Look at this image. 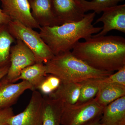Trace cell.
<instances>
[{
  "label": "cell",
  "instance_id": "1",
  "mask_svg": "<svg viewBox=\"0 0 125 125\" xmlns=\"http://www.w3.org/2000/svg\"><path fill=\"white\" fill-rule=\"evenodd\" d=\"M72 50L74 56L96 69L114 72L125 66V39L121 36L92 37Z\"/></svg>",
  "mask_w": 125,
  "mask_h": 125
},
{
  "label": "cell",
  "instance_id": "2",
  "mask_svg": "<svg viewBox=\"0 0 125 125\" xmlns=\"http://www.w3.org/2000/svg\"><path fill=\"white\" fill-rule=\"evenodd\" d=\"M96 14L94 12L85 14L78 22L41 27L39 33L54 56L71 51L80 39H88L102 29V27H95L93 24Z\"/></svg>",
  "mask_w": 125,
  "mask_h": 125
},
{
  "label": "cell",
  "instance_id": "3",
  "mask_svg": "<svg viewBox=\"0 0 125 125\" xmlns=\"http://www.w3.org/2000/svg\"><path fill=\"white\" fill-rule=\"evenodd\" d=\"M44 64L47 74L57 76L64 83L103 79L113 73L93 68L74 56L71 51L55 55Z\"/></svg>",
  "mask_w": 125,
  "mask_h": 125
},
{
  "label": "cell",
  "instance_id": "4",
  "mask_svg": "<svg viewBox=\"0 0 125 125\" xmlns=\"http://www.w3.org/2000/svg\"><path fill=\"white\" fill-rule=\"evenodd\" d=\"M10 33L16 39L21 40L32 51L36 62L45 64L54 55L40 37L39 33L16 21L7 24Z\"/></svg>",
  "mask_w": 125,
  "mask_h": 125
},
{
  "label": "cell",
  "instance_id": "5",
  "mask_svg": "<svg viewBox=\"0 0 125 125\" xmlns=\"http://www.w3.org/2000/svg\"><path fill=\"white\" fill-rule=\"evenodd\" d=\"M104 107L95 98L74 105L63 104L61 125H84L102 117Z\"/></svg>",
  "mask_w": 125,
  "mask_h": 125
},
{
  "label": "cell",
  "instance_id": "6",
  "mask_svg": "<svg viewBox=\"0 0 125 125\" xmlns=\"http://www.w3.org/2000/svg\"><path fill=\"white\" fill-rule=\"evenodd\" d=\"M10 62L8 73L5 77L9 82L15 83L22 71L36 63V60L32 52L24 43L16 39L15 44L10 48Z\"/></svg>",
  "mask_w": 125,
  "mask_h": 125
},
{
  "label": "cell",
  "instance_id": "7",
  "mask_svg": "<svg viewBox=\"0 0 125 125\" xmlns=\"http://www.w3.org/2000/svg\"><path fill=\"white\" fill-rule=\"evenodd\" d=\"M43 96L38 90L32 91L30 101L22 112L10 118L8 125H42Z\"/></svg>",
  "mask_w": 125,
  "mask_h": 125
},
{
  "label": "cell",
  "instance_id": "8",
  "mask_svg": "<svg viewBox=\"0 0 125 125\" xmlns=\"http://www.w3.org/2000/svg\"><path fill=\"white\" fill-rule=\"evenodd\" d=\"M2 10L12 21H16L33 29H40L31 15L28 0H0Z\"/></svg>",
  "mask_w": 125,
  "mask_h": 125
},
{
  "label": "cell",
  "instance_id": "9",
  "mask_svg": "<svg viewBox=\"0 0 125 125\" xmlns=\"http://www.w3.org/2000/svg\"><path fill=\"white\" fill-rule=\"evenodd\" d=\"M52 10L61 25L78 22L85 15L82 5L76 0H51Z\"/></svg>",
  "mask_w": 125,
  "mask_h": 125
},
{
  "label": "cell",
  "instance_id": "10",
  "mask_svg": "<svg viewBox=\"0 0 125 125\" xmlns=\"http://www.w3.org/2000/svg\"><path fill=\"white\" fill-rule=\"evenodd\" d=\"M103 14L96 20L94 24L102 22L103 23L100 32L92 37L105 36L108 32L116 30L125 33V4L117 5L105 9Z\"/></svg>",
  "mask_w": 125,
  "mask_h": 125
},
{
  "label": "cell",
  "instance_id": "11",
  "mask_svg": "<svg viewBox=\"0 0 125 125\" xmlns=\"http://www.w3.org/2000/svg\"><path fill=\"white\" fill-rule=\"evenodd\" d=\"M5 76L0 81V109L11 107L25 91L33 90L32 85L27 81L11 83Z\"/></svg>",
  "mask_w": 125,
  "mask_h": 125
},
{
  "label": "cell",
  "instance_id": "12",
  "mask_svg": "<svg viewBox=\"0 0 125 125\" xmlns=\"http://www.w3.org/2000/svg\"><path fill=\"white\" fill-rule=\"evenodd\" d=\"M31 15L40 27L61 25L52 10L51 0H28Z\"/></svg>",
  "mask_w": 125,
  "mask_h": 125
},
{
  "label": "cell",
  "instance_id": "13",
  "mask_svg": "<svg viewBox=\"0 0 125 125\" xmlns=\"http://www.w3.org/2000/svg\"><path fill=\"white\" fill-rule=\"evenodd\" d=\"M101 121L104 125H125V96L104 108Z\"/></svg>",
  "mask_w": 125,
  "mask_h": 125
},
{
  "label": "cell",
  "instance_id": "14",
  "mask_svg": "<svg viewBox=\"0 0 125 125\" xmlns=\"http://www.w3.org/2000/svg\"><path fill=\"white\" fill-rule=\"evenodd\" d=\"M43 97L42 125H61L63 103L60 99L52 98L47 96Z\"/></svg>",
  "mask_w": 125,
  "mask_h": 125
},
{
  "label": "cell",
  "instance_id": "15",
  "mask_svg": "<svg viewBox=\"0 0 125 125\" xmlns=\"http://www.w3.org/2000/svg\"><path fill=\"white\" fill-rule=\"evenodd\" d=\"M98 79L99 88L94 98L102 106L105 107L117 99L125 96V86L112 83H101Z\"/></svg>",
  "mask_w": 125,
  "mask_h": 125
},
{
  "label": "cell",
  "instance_id": "16",
  "mask_svg": "<svg viewBox=\"0 0 125 125\" xmlns=\"http://www.w3.org/2000/svg\"><path fill=\"white\" fill-rule=\"evenodd\" d=\"M81 87V83H61L55 92L47 96L60 99L64 104L74 105L79 100Z\"/></svg>",
  "mask_w": 125,
  "mask_h": 125
},
{
  "label": "cell",
  "instance_id": "17",
  "mask_svg": "<svg viewBox=\"0 0 125 125\" xmlns=\"http://www.w3.org/2000/svg\"><path fill=\"white\" fill-rule=\"evenodd\" d=\"M47 75L44 64L36 62L23 70L15 83L20 80L25 81L32 85L33 90H37Z\"/></svg>",
  "mask_w": 125,
  "mask_h": 125
},
{
  "label": "cell",
  "instance_id": "18",
  "mask_svg": "<svg viewBox=\"0 0 125 125\" xmlns=\"http://www.w3.org/2000/svg\"><path fill=\"white\" fill-rule=\"evenodd\" d=\"M16 39L10 33L7 24H0V69L10 64V53Z\"/></svg>",
  "mask_w": 125,
  "mask_h": 125
},
{
  "label": "cell",
  "instance_id": "19",
  "mask_svg": "<svg viewBox=\"0 0 125 125\" xmlns=\"http://www.w3.org/2000/svg\"><path fill=\"white\" fill-rule=\"evenodd\" d=\"M97 79L88 80L81 83L80 94L77 103L85 102L96 97L99 86Z\"/></svg>",
  "mask_w": 125,
  "mask_h": 125
},
{
  "label": "cell",
  "instance_id": "20",
  "mask_svg": "<svg viewBox=\"0 0 125 125\" xmlns=\"http://www.w3.org/2000/svg\"><path fill=\"white\" fill-rule=\"evenodd\" d=\"M125 0H92L87 1L84 0L82 6L85 12L93 10L96 14H100L105 9L114 7L118 3Z\"/></svg>",
  "mask_w": 125,
  "mask_h": 125
},
{
  "label": "cell",
  "instance_id": "21",
  "mask_svg": "<svg viewBox=\"0 0 125 125\" xmlns=\"http://www.w3.org/2000/svg\"><path fill=\"white\" fill-rule=\"evenodd\" d=\"M61 83V81L58 77L52 74H47L37 90L43 96H49L58 88Z\"/></svg>",
  "mask_w": 125,
  "mask_h": 125
},
{
  "label": "cell",
  "instance_id": "22",
  "mask_svg": "<svg viewBox=\"0 0 125 125\" xmlns=\"http://www.w3.org/2000/svg\"><path fill=\"white\" fill-rule=\"evenodd\" d=\"M117 71L106 78L98 79V81L101 83H112L125 86V66Z\"/></svg>",
  "mask_w": 125,
  "mask_h": 125
},
{
  "label": "cell",
  "instance_id": "23",
  "mask_svg": "<svg viewBox=\"0 0 125 125\" xmlns=\"http://www.w3.org/2000/svg\"><path fill=\"white\" fill-rule=\"evenodd\" d=\"M14 115L12 107L0 109V125H8L9 120Z\"/></svg>",
  "mask_w": 125,
  "mask_h": 125
},
{
  "label": "cell",
  "instance_id": "24",
  "mask_svg": "<svg viewBox=\"0 0 125 125\" xmlns=\"http://www.w3.org/2000/svg\"><path fill=\"white\" fill-rule=\"evenodd\" d=\"M11 21V18L5 14L2 9H0V24H8Z\"/></svg>",
  "mask_w": 125,
  "mask_h": 125
},
{
  "label": "cell",
  "instance_id": "25",
  "mask_svg": "<svg viewBox=\"0 0 125 125\" xmlns=\"http://www.w3.org/2000/svg\"><path fill=\"white\" fill-rule=\"evenodd\" d=\"M10 63L0 69V81L7 74L10 68Z\"/></svg>",
  "mask_w": 125,
  "mask_h": 125
},
{
  "label": "cell",
  "instance_id": "26",
  "mask_svg": "<svg viewBox=\"0 0 125 125\" xmlns=\"http://www.w3.org/2000/svg\"><path fill=\"white\" fill-rule=\"evenodd\" d=\"M101 117L97 118L84 125H104L101 123Z\"/></svg>",
  "mask_w": 125,
  "mask_h": 125
},
{
  "label": "cell",
  "instance_id": "27",
  "mask_svg": "<svg viewBox=\"0 0 125 125\" xmlns=\"http://www.w3.org/2000/svg\"><path fill=\"white\" fill-rule=\"evenodd\" d=\"M76 0L77 1H78V2H79V3L82 5V3H83V1H84V0Z\"/></svg>",
  "mask_w": 125,
  "mask_h": 125
}]
</instances>
